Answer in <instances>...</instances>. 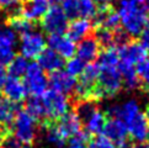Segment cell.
<instances>
[{"label":"cell","mask_w":149,"mask_h":148,"mask_svg":"<svg viewBox=\"0 0 149 148\" xmlns=\"http://www.w3.org/2000/svg\"><path fill=\"white\" fill-rule=\"evenodd\" d=\"M148 140H149V138H148Z\"/></svg>","instance_id":"c3c4849f"},{"label":"cell","mask_w":149,"mask_h":148,"mask_svg":"<svg viewBox=\"0 0 149 148\" xmlns=\"http://www.w3.org/2000/svg\"><path fill=\"white\" fill-rule=\"evenodd\" d=\"M125 148H143V147L137 146V145H132V146H127V147H125Z\"/></svg>","instance_id":"ab89813d"},{"label":"cell","mask_w":149,"mask_h":148,"mask_svg":"<svg viewBox=\"0 0 149 148\" xmlns=\"http://www.w3.org/2000/svg\"><path fill=\"white\" fill-rule=\"evenodd\" d=\"M1 91L4 93L5 98L14 103L24 101L27 96V89L25 87L24 80H21V78H6V82H5Z\"/></svg>","instance_id":"e0dca14e"},{"label":"cell","mask_w":149,"mask_h":148,"mask_svg":"<svg viewBox=\"0 0 149 148\" xmlns=\"http://www.w3.org/2000/svg\"><path fill=\"white\" fill-rule=\"evenodd\" d=\"M42 29L49 35H61L67 31L69 19L62 10L61 5L53 4L47 9L46 14L41 19Z\"/></svg>","instance_id":"52a82bcc"},{"label":"cell","mask_w":149,"mask_h":148,"mask_svg":"<svg viewBox=\"0 0 149 148\" xmlns=\"http://www.w3.org/2000/svg\"><path fill=\"white\" fill-rule=\"evenodd\" d=\"M0 147L1 148H21L22 145H21L20 141L11 133V132H10V133H8L6 136H5V138H4L3 143Z\"/></svg>","instance_id":"e575fe53"},{"label":"cell","mask_w":149,"mask_h":148,"mask_svg":"<svg viewBox=\"0 0 149 148\" xmlns=\"http://www.w3.org/2000/svg\"><path fill=\"white\" fill-rule=\"evenodd\" d=\"M51 0H25L21 9V16L30 21H38L49 8Z\"/></svg>","instance_id":"ac0fdd59"},{"label":"cell","mask_w":149,"mask_h":148,"mask_svg":"<svg viewBox=\"0 0 149 148\" xmlns=\"http://www.w3.org/2000/svg\"><path fill=\"white\" fill-rule=\"evenodd\" d=\"M85 66H86V63L83 62L80 58L72 57V58H69L67 64H65V72L69 73L73 77H78L83 73Z\"/></svg>","instance_id":"1f68e13d"},{"label":"cell","mask_w":149,"mask_h":148,"mask_svg":"<svg viewBox=\"0 0 149 148\" xmlns=\"http://www.w3.org/2000/svg\"><path fill=\"white\" fill-rule=\"evenodd\" d=\"M126 127L128 136L138 143H143L149 138V120L142 111L126 125Z\"/></svg>","instance_id":"5bb4252c"},{"label":"cell","mask_w":149,"mask_h":148,"mask_svg":"<svg viewBox=\"0 0 149 148\" xmlns=\"http://www.w3.org/2000/svg\"><path fill=\"white\" fill-rule=\"evenodd\" d=\"M106 115L104 111H101L99 108H95L89 115H86L81 120V122L85 126L88 135H101L106 125Z\"/></svg>","instance_id":"7402d4cb"},{"label":"cell","mask_w":149,"mask_h":148,"mask_svg":"<svg viewBox=\"0 0 149 148\" xmlns=\"http://www.w3.org/2000/svg\"><path fill=\"white\" fill-rule=\"evenodd\" d=\"M148 101H149V91H148Z\"/></svg>","instance_id":"f6af8a7d"},{"label":"cell","mask_w":149,"mask_h":148,"mask_svg":"<svg viewBox=\"0 0 149 148\" xmlns=\"http://www.w3.org/2000/svg\"><path fill=\"white\" fill-rule=\"evenodd\" d=\"M8 133H10V132H6L5 130H3L1 127H0V146H1L3 141H4V138H5V136H6Z\"/></svg>","instance_id":"f35d334b"},{"label":"cell","mask_w":149,"mask_h":148,"mask_svg":"<svg viewBox=\"0 0 149 148\" xmlns=\"http://www.w3.org/2000/svg\"><path fill=\"white\" fill-rule=\"evenodd\" d=\"M17 35L9 26H3L0 30V66H8L16 56Z\"/></svg>","instance_id":"ba28073f"},{"label":"cell","mask_w":149,"mask_h":148,"mask_svg":"<svg viewBox=\"0 0 149 148\" xmlns=\"http://www.w3.org/2000/svg\"><path fill=\"white\" fill-rule=\"evenodd\" d=\"M19 111V103H14L5 96H0V127L6 132H10L14 119Z\"/></svg>","instance_id":"d6986e66"},{"label":"cell","mask_w":149,"mask_h":148,"mask_svg":"<svg viewBox=\"0 0 149 148\" xmlns=\"http://www.w3.org/2000/svg\"><path fill=\"white\" fill-rule=\"evenodd\" d=\"M41 98L45 110V120H58L69 112L70 101L67 95L54 90H47Z\"/></svg>","instance_id":"277c9868"},{"label":"cell","mask_w":149,"mask_h":148,"mask_svg":"<svg viewBox=\"0 0 149 148\" xmlns=\"http://www.w3.org/2000/svg\"><path fill=\"white\" fill-rule=\"evenodd\" d=\"M118 69L121 73L122 84H123L128 90H136V89L141 85L139 80H138L134 66L128 64V63H125V62H120Z\"/></svg>","instance_id":"cb8c5ba5"},{"label":"cell","mask_w":149,"mask_h":148,"mask_svg":"<svg viewBox=\"0 0 149 148\" xmlns=\"http://www.w3.org/2000/svg\"><path fill=\"white\" fill-rule=\"evenodd\" d=\"M139 43L141 46L144 48L146 51H149V20L148 22L146 24V26L143 27L142 32L139 34Z\"/></svg>","instance_id":"d590c367"},{"label":"cell","mask_w":149,"mask_h":148,"mask_svg":"<svg viewBox=\"0 0 149 148\" xmlns=\"http://www.w3.org/2000/svg\"><path fill=\"white\" fill-rule=\"evenodd\" d=\"M95 40L97 41V43L102 47H112L115 45V32L110 30H106L104 27H99L95 32Z\"/></svg>","instance_id":"f546056e"},{"label":"cell","mask_w":149,"mask_h":148,"mask_svg":"<svg viewBox=\"0 0 149 148\" xmlns=\"http://www.w3.org/2000/svg\"><path fill=\"white\" fill-rule=\"evenodd\" d=\"M99 78L95 88L93 89L91 99L100 100L105 98H112L120 93L123 87L121 73L118 69V54L115 47H107L100 52L97 57Z\"/></svg>","instance_id":"6da1fadb"},{"label":"cell","mask_w":149,"mask_h":148,"mask_svg":"<svg viewBox=\"0 0 149 148\" xmlns=\"http://www.w3.org/2000/svg\"><path fill=\"white\" fill-rule=\"evenodd\" d=\"M24 77L27 94H31V96L40 98L48 90V77L37 63H29Z\"/></svg>","instance_id":"8992f818"},{"label":"cell","mask_w":149,"mask_h":148,"mask_svg":"<svg viewBox=\"0 0 149 148\" xmlns=\"http://www.w3.org/2000/svg\"><path fill=\"white\" fill-rule=\"evenodd\" d=\"M143 148H149V146H146V147H143Z\"/></svg>","instance_id":"bcb514c9"},{"label":"cell","mask_w":149,"mask_h":148,"mask_svg":"<svg viewBox=\"0 0 149 148\" xmlns=\"http://www.w3.org/2000/svg\"><path fill=\"white\" fill-rule=\"evenodd\" d=\"M6 78H8L6 69H5L3 66H0V93H1L4 84H5V82H6Z\"/></svg>","instance_id":"8d00e7d4"},{"label":"cell","mask_w":149,"mask_h":148,"mask_svg":"<svg viewBox=\"0 0 149 148\" xmlns=\"http://www.w3.org/2000/svg\"><path fill=\"white\" fill-rule=\"evenodd\" d=\"M88 148H117V147L106 136L97 135L88 143Z\"/></svg>","instance_id":"d6a6232c"},{"label":"cell","mask_w":149,"mask_h":148,"mask_svg":"<svg viewBox=\"0 0 149 148\" xmlns=\"http://www.w3.org/2000/svg\"><path fill=\"white\" fill-rule=\"evenodd\" d=\"M0 148H1V147H0Z\"/></svg>","instance_id":"7dc6e473"},{"label":"cell","mask_w":149,"mask_h":148,"mask_svg":"<svg viewBox=\"0 0 149 148\" xmlns=\"http://www.w3.org/2000/svg\"><path fill=\"white\" fill-rule=\"evenodd\" d=\"M117 54L120 62L136 66L144 58H147V51L141 46L139 42H125L117 47Z\"/></svg>","instance_id":"8fae6325"},{"label":"cell","mask_w":149,"mask_h":148,"mask_svg":"<svg viewBox=\"0 0 149 148\" xmlns=\"http://www.w3.org/2000/svg\"><path fill=\"white\" fill-rule=\"evenodd\" d=\"M141 104L136 99L125 100L120 104H112L107 108V114L111 119H117L127 125L130 121L141 112Z\"/></svg>","instance_id":"9c48e42d"},{"label":"cell","mask_w":149,"mask_h":148,"mask_svg":"<svg viewBox=\"0 0 149 148\" xmlns=\"http://www.w3.org/2000/svg\"><path fill=\"white\" fill-rule=\"evenodd\" d=\"M101 46L97 43V41L94 37H85L81 41H79V43L77 46V51L75 54L78 58H80L83 62L88 63H93L96 58L99 57L100 52H101Z\"/></svg>","instance_id":"9a60e30c"},{"label":"cell","mask_w":149,"mask_h":148,"mask_svg":"<svg viewBox=\"0 0 149 148\" xmlns=\"http://www.w3.org/2000/svg\"><path fill=\"white\" fill-rule=\"evenodd\" d=\"M47 38L42 31L33 29L20 36L19 50L22 57L26 59H35L46 48Z\"/></svg>","instance_id":"5b68a950"},{"label":"cell","mask_w":149,"mask_h":148,"mask_svg":"<svg viewBox=\"0 0 149 148\" xmlns=\"http://www.w3.org/2000/svg\"><path fill=\"white\" fill-rule=\"evenodd\" d=\"M88 138H89V135L86 132L80 131L74 137H72L70 142H69V145L65 148H86L85 147V143L88 142Z\"/></svg>","instance_id":"836d02e7"},{"label":"cell","mask_w":149,"mask_h":148,"mask_svg":"<svg viewBox=\"0 0 149 148\" xmlns=\"http://www.w3.org/2000/svg\"><path fill=\"white\" fill-rule=\"evenodd\" d=\"M93 31V22L90 19L77 17L73 19L70 24H68L67 27V36L72 38L74 42L81 41L85 37H88Z\"/></svg>","instance_id":"ffe728a7"},{"label":"cell","mask_w":149,"mask_h":148,"mask_svg":"<svg viewBox=\"0 0 149 148\" xmlns=\"http://www.w3.org/2000/svg\"><path fill=\"white\" fill-rule=\"evenodd\" d=\"M94 20L99 27H104L112 32L117 31L120 27L118 14L111 8H99V11L95 15Z\"/></svg>","instance_id":"603a6c76"},{"label":"cell","mask_w":149,"mask_h":148,"mask_svg":"<svg viewBox=\"0 0 149 148\" xmlns=\"http://www.w3.org/2000/svg\"><path fill=\"white\" fill-rule=\"evenodd\" d=\"M45 138L49 145L54 146L57 148H62L67 142V140L64 138V136L61 133V131L58 130L56 124L47 126L46 132H45Z\"/></svg>","instance_id":"f1b7e54d"},{"label":"cell","mask_w":149,"mask_h":148,"mask_svg":"<svg viewBox=\"0 0 149 148\" xmlns=\"http://www.w3.org/2000/svg\"><path fill=\"white\" fill-rule=\"evenodd\" d=\"M25 111L29 115L32 116L36 121L45 120V110H43V105H42V101H41V98L31 96V99H29L26 101Z\"/></svg>","instance_id":"4316f807"},{"label":"cell","mask_w":149,"mask_h":148,"mask_svg":"<svg viewBox=\"0 0 149 148\" xmlns=\"http://www.w3.org/2000/svg\"><path fill=\"white\" fill-rule=\"evenodd\" d=\"M56 126L61 131V133L64 136V138L69 140L81 131L83 122L75 112H67L61 119H58Z\"/></svg>","instance_id":"2e32d148"},{"label":"cell","mask_w":149,"mask_h":148,"mask_svg":"<svg viewBox=\"0 0 149 148\" xmlns=\"http://www.w3.org/2000/svg\"><path fill=\"white\" fill-rule=\"evenodd\" d=\"M27 67H29V62L25 57H22L21 54L15 56L13 58V61L8 64L6 73H9V75L13 78H21L25 75Z\"/></svg>","instance_id":"484cf974"},{"label":"cell","mask_w":149,"mask_h":148,"mask_svg":"<svg viewBox=\"0 0 149 148\" xmlns=\"http://www.w3.org/2000/svg\"><path fill=\"white\" fill-rule=\"evenodd\" d=\"M51 1H56V3H59V1H62V0H51Z\"/></svg>","instance_id":"7bdbcfd3"},{"label":"cell","mask_w":149,"mask_h":148,"mask_svg":"<svg viewBox=\"0 0 149 148\" xmlns=\"http://www.w3.org/2000/svg\"><path fill=\"white\" fill-rule=\"evenodd\" d=\"M48 48L53 50L59 54L63 59H69L74 57L77 51V45L72 38H69L64 34L61 35H49L47 38Z\"/></svg>","instance_id":"7c38bea8"},{"label":"cell","mask_w":149,"mask_h":148,"mask_svg":"<svg viewBox=\"0 0 149 148\" xmlns=\"http://www.w3.org/2000/svg\"><path fill=\"white\" fill-rule=\"evenodd\" d=\"M117 14L120 26L128 37H138L149 20L144 0H120Z\"/></svg>","instance_id":"7a4b0ae2"},{"label":"cell","mask_w":149,"mask_h":148,"mask_svg":"<svg viewBox=\"0 0 149 148\" xmlns=\"http://www.w3.org/2000/svg\"><path fill=\"white\" fill-rule=\"evenodd\" d=\"M136 73L139 84L146 88H149V58H144L134 66Z\"/></svg>","instance_id":"4dcf8cb0"},{"label":"cell","mask_w":149,"mask_h":148,"mask_svg":"<svg viewBox=\"0 0 149 148\" xmlns=\"http://www.w3.org/2000/svg\"><path fill=\"white\" fill-rule=\"evenodd\" d=\"M96 4L99 5V8H109L111 4L115 3L116 0H95Z\"/></svg>","instance_id":"74e56055"},{"label":"cell","mask_w":149,"mask_h":148,"mask_svg":"<svg viewBox=\"0 0 149 148\" xmlns=\"http://www.w3.org/2000/svg\"><path fill=\"white\" fill-rule=\"evenodd\" d=\"M37 64L45 72L53 73L61 71L64 66V59L51 48H45L37 57Z\"/></svg>","instance_id":"44dd1931"},{"label":"cell","mask_w":149,"mask_h":148,"mask_svg":"<svg viewBox=\"0 0 149 148\" xmlns=\"http://www.w3.org/2000/svg\"><path fill=\"white\" fill-rule=\"evenodd\" d=\"M13 135L20 141L21 145L30 146L37 137V121L25 110H20L13 122Z\"/></svg>","instance_id":"3957f363"},{"label":"cell","mask_w":149,"mask_h":148,"mask_svg":"<svg viewBox=\"0 0 149 148\" xmlns=\"http://www.w3.org/2000/svg\"><path fill=\"white\" fill-rule=\"evenodd\" d=\"M144 4H146V6H147L148 11H149V0H144Z\"/></svg>","instance_id":"60d3db41"},{"label":"cell","mask_w":149,"mask_h":148,"mask_svg":"<svg viewBox=\"0 0 149 148\" xmlns=\"http://www.w3.org/2000/svg\"><path fill=\"white\" fill-rule=\"evenodd\" d=\"M21 148H31V147H27V146H25V147H21Z\"/></svg>","instance_id":"ee69618b"},{"label":"cell","mask_w":149,"mask_h":148,"mask_svg":"<svg viewBox=\"0 0 149 148\" xmlns=\"http://www.w3.org/2000/svg\"><path fill=\"white\" fill-rule=\"evenodd\" d=\"M3 27V17H1V15H0V30H1Z\"/></svg>","instance_id":"b9f144b4"},{"label":"cell","mask_w":149,"mask_h":148,"mask_svg":"<svg viewBox=\"0 0 149 148\" xmlns=\"http://www.w3.org/2000/svg\"><path fill=\"white\" fill-rule=\"evenodd\" d=\"M48 87H51L52 90L58 91L61 94H72L75 90L77 87V78L70 75L65 71H57L51 73L48 78Z\"/></svg>","instance_id":"4fadbf2b"},{"label":"cell","mask_w":149,"mask_h":148,"mask_svg":"<svg viewBox=\"0 0 149 148\" xmlns=\"http://www.w3.org/2000/svg\"><path fill=\"white\" fill-rule=\"evenodd\" d=\"M99 11V5L95 0H77V17L94 19Z\"/></svg>","instance_id":"d4e9b609"},{"label":"cell","mask_w":149,"mask_h":148,"mask_svg":"<svg viewBox=\"0 0 149 148\" xmlns=\"http://www.w3.org/2000/svg\"><path fill=\"white\" fill-rule=\"evenodd\" d=\"M8 26L15 31V34L20 35V36L35 29V24L32 22V21L25 19L24 16H21V15L20 16L14 17V19L8 20Z\"/></svg>","instance_id":"83f0119b"},{"label":"cell","mask_w":149,"mask_h":148,"mask_svg":"<svg viewBox=\"0 0 149 148\" xmlns=\"http://www.w3.org/2000/svg\"><path fill=\"white\" fill-rule=\"evenodd\" d=\"M102 132L104 136L115 143L117 148H125L128 146V131L122 121L117 119H110L109 121H106Z\"/></svg>","instance_id":"30bf717a"}]
</instances>
